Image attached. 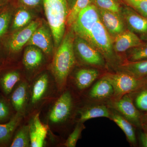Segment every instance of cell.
<instances>
[{
	"instance_id": "1",
	"label": "cell",
	"mask_w": 147,
	"mask_h": 147,
	"mask_svg": "<svg viewBox=\"0 0 147 147\" xmlns=\"http://www.w3.org/2000/svg\"><path fill=\"white\" fill-rule=\"evenodd\" d=\"M80 96L70 87L65 89L40 111V115L43 123L52 132L61 135L69 131L76 123L77 111L80 104ZM42 117V116H41Z\"/></svg>"
},
{
	"instance_id": "2",
	"label": "cell",
	"mask_w": 147,
	"mask_h": 147,
	"mask_svg": "<svg viewBox=\"0 0 147 147\" xmlns=\"http://www.w3.org/2000/svg\"><path fill=\"white\" fill-rule=\"evenodd\" d=\"M75 37L72 30L65 35L51 64V73L60 93L67 87L69 76L76 64V57L74 47Z\"/></svg>"
},
{
	"instance_id": "3",
	"label": "cell",
	"mask_w": 147,
	"mask_h": 147,
	"mask_svg": "<svg viewBox=\"0 0 147 147\" xmlns=\"http://www.w3.org/2000/svg\"><path fill=\"white\" fill-rule=\"evenodd\" d=\"M60 94L53 74L43 72L29 82V101L25 119L40 111Z\"/></svg>"
},
{
	"instance_id": "4",
	"label": "cell",
	"mask_w": 147,
	"mask_h": 147,
	"mask_svg": "<svg viewBox=\"0 0 147 147\" xmlns=\"http://www.w3.org/2000/svg\"><path fill=\"white\" fill-rule=\"evenodd\" d=\"M54 44L59 47L65 35L69 13L67 0H42Z\"/></svg>"
},
{
	"instance_id": "5",
	"label": "cell",
	"mask_w": 147,
	"mask_h": 147,
	"mask_svg": "<svg viewBox=\"0 0 147 147\" xmlns=\"http://www.w3.org/2000/svg\"><path fill=\"white\" fill-rule=\"evenodd\" d=\"M86 40L100 52L106 63L115 69L122 62L113 49V38L100 20L94 25Z\"/></svg>"
},
{
	"instance_id": "6",
	"label": "cell",
	"mask_w": 147,
	"mask_h": 147,
	"mask_svg": "<svg viewBox=\"0 0 147 147\" xmlns=\"http://www.w3.org/2000/svg\"><path fill=\"white\" fill-rule=\"evenodd\" d=\"M100 77L107 79L113 86L114 96L111 100H118L125 95L133 92L147 84V81L121 71L105 72Z\"/></svg>"
},
{
	"instance_id": "7",
	"label": "cell",
	"mask_w": 147,
	"mask_h": 147,
	"mask_svg": "<svg viewBox=\"0 0 147 147\" xmlns=\"http://www.w3.org/2000/svg\"><path fill=\"white\" fill-rule=\"evenodd\" d=\"M74 47L75 56L83 64L96 68H105L107 63L103 56L86 40L75 35Z\"/></svg>"
},
{
	"instance_id": "8",
	"label": "cell",
	"mask_w": 147,
	"mask_h": 147,
	"mask_svg": "<svg viewBox=\"0 0 147 147\" xmlns=\"http://www.w3.org/2000/svg\"><path fill=\"white\" fill-rule=\"evenodd\" d=\"M99 21L98 9L90 3L79 13L71 26L72 30L75 35L87 40L92 28Z\"/></svg>"
},
{
	"instance_id": "9",
	"label": "cell",
	"mask_w": 147,
	"mask_h": 147,
	"mask_svg": "<svg viewBox=\"0 0 147 147\" xmlns=\"http://www.w3.org/2000/svg\"><path fill=\"white\" fill-rule=\"evenodd\" d=\"M106 104L109 108L120 114L135 127L141 129L142 113L134 105L129 94L125 95L118 100H110Z\"/></svg>"
},
{
	"instance_id": "10",
	"label": "cell",
	"mask_w": 147,
	"mask_h": 147,
	"mask_svg": "<svg viewBox=\"0 0 147 147\" xmlns=\"http://www.w3.org/2000/svg\"><path fill=\"white\" fill-rule=\"evenodd\" d=\"M89 88V90H87L88 91L86 94L81 95L84 96V100H86L87 102L107 104L113 99L114 96L113 86L109 81L103 77H100Z\"/></svg>"
},
{
	"instance_id": "11",
	"label": "cell",
	"mask_w": 147,
	"mask_h": 147,
	"mask_svg": "<svg viewBox=\"0 0 147 147\" xmlns=\"http://www.w3.org/2000/svg\"><path fill=\"white\" fill-rule=\"evenodd\" d=\"M121 13L127 29L136 34L143 41L147 40V18L126 5L122 6Z\"/></svg>"
},
{
	"instance_id": "12",
	"label": "cell",
	"mask_w": 147,
	"mask_h": 147,
	"mask_svg": "<svg viewBox=\"0 0 147 147\" xmlns=\"http://www.w3.org/2000/svg\"><path fill=\"white\" fill-rule=\"evenodd\" d=\"M100 76V72L97 68L80 69L74 74L71 83H67V86L80 96Z\"/></svg>"
},
{
	"instance_id": "13",
	"label": "cell",
	"mask_w": 147,
	"mask_h": 147,
	"mask_svg": "<svg viewBox=\"0 0 147 147\" xmlns=\"http://www.w3.org/2000/svg\"><path fill=\"white\" fill-rule=\"evenodd\" d=\"M29 82L23 79L15 86L7 98L16 113L24 116L26 114L29 101Z\"/></svg>"
},
{
	"instance_id": "14",
	"label": "cell",
	"mask_w": 147,
	"mask_h": 147,
	"mask_svg": "<svg viewBox=\"0 0 147 147\" xmlns=\"http://www.w3.org/2000/svg\"><path fill=\"white\" fill-rule=\"evenodd\" d=\"M98 9L100 21L113 39L127 29L121 13Z\"/></svg>"
},
{
	"instance_id": "15",
	"label": "cell",
	"mask_w": 147,
	"mask_h": 147,
	"mask_svg": "<svg viewBox=\"0 0 147 147\" xmlns=\"http://www.w3.org/2000/svg\"><path fill=\"white\" fill-rule=\"evenodd\" d=\"M40 113H36L26 119L29 125L31 147H42L45 146L50 131L49 127L40 119Z\"/></svg>"
},
{
	"instance_id": "16",
	"label": "cell",
	"mask_w": 147,
	"mask_h": 147,
	"mask_svg": "<svg viewBox=\"0 0 147 147\" xmlns=\"http://www.w3.org/2000/svg\"><path fill=\"white\" fill-rule=\"evenodd\" d=\"M110 108L105 103L86 102L80 104L76 117V123H84L86 121L96 118L104 117L110 119Z\"/></svg>"
},
{
	"instance_id": "17",
	"label": "cell",
	"mask_w": 147,
	"mask_h": 147,
	"mask_svg": "<svg viewBox=\"0 0 147 147\" xmlns=\"http://www.w3.org/2000/svg\"><path fill=\"white\" fill-rule=\"evenodd\" d=\"M40 24L39 21H32L26 26L15 32L8 42V48L11 52L16 53L21 51Z\"/></svg>"
},
{
	"instance_id": "18",
	"label": "cell",
	"mask_w": 147,
	"mask_h": 147,
	"mask_svg": "<svg viewBox=\"0 0 147 147\" xmlns=\"http://www.w3.org/2000/svg\"><path fill=\"white\" fill-rule=\"evenodd\" d=\"M50 32V29L46 25L40 24L26 45L35 46L46 55H51L53 53V43Z\"/></svg>"
},
{
	"instance_id": "19",
	"label": "cell",
	"mask_w": 147,
	"mask_h": 147,
	"mask_svg": "<svg viewBox=\"0 0 147 147\" xmlns=\"http://www.w3.org/2000/svg\"><path fill=\"white\" fill-rule=\"evenodd\" d=\"M144 41L136 34L127 29L113 39V49L119 57V54L126 53L131 48L141 45Z\"/></svg>"
},
{
	"instance_id": "20",
	"label": "cell",
	"mask_w": 147,
	"mask_h": 147,
	"mask_svg": "<svg viewBox=\"0 0 147 147\" xmlns=\"http://www.w3.org/2000/svg\"><path fill=\"white\" fill-rule=\"evenodd\" d=\"M24 119V116L16 113L8 122L0 123V147L9 146L14 132Z\"/></svg>"
},
{
	"instance_id": "21",
	"label": "cell",
	"mask_w": 147,
	"mask_h": 147,
	"mask_svg": "<svg viewBox=\"0 0 147 147\" xmlns=\"http://www.w3.org/2000/svg\"><path fill=\"white\" fill-rule=\"evenodd\" d=\"M116 71H122L147 81V59L136 61H125L115 69Z\"/></svg>"
},
{
	"instance_id": "22",
	"label": "cell",
	"mask_w": 147,
	"mask_h": 147,
	"mask_svg": "<svg viewBox=\"0 0 147 147\" xmlns=\"http://www.w3.org/2000/svg\"><path fill=\"white\" fill-rule=\"evenodd\" d=\"M110 119L113 121L122 130L126 136L127 139L132 146H137V139L135 127L115 110L111 109Z\"/></svg>"
},
{
	"instance_id": "23",
	"label": "cell",
	"mask_w": 147,
	"mask_h": 147,
	"mask_svg": "<svg viewBox=\"0 0 147 147\" xmlns=\"http://www.w3.org/2000/svg\"><path fill=\"white\" fill-rule=\"evenodd\" d=\"M44 61L42 52L35 46L28 45L24 51L23 63L28 71H34L39 67Z\"/></svg>"
},
{
	"instance_id": "24",
	"label": "cell",
	"mask_w": 147,
	"mask_h": 147,
	"mask_svg": "<svg viewBox=\"0 0 147 147\" xmlns=\"http://www.w3.org/2000/svg\"><path fill=\"white\" fill-rule=\"evenodd\" d=\"M9 147H31L30 129L27 120L24 119L23 122L16 129Z\"/></svg>"
},
{
	"instance_id": "25",
	"label": "cell",
	"mask_w": 147,
	"mask_h": 147,
	"mask_svg": "<svg viewBox=\"0 0 147 147\" xmlns=\"http://www.w3.org/2000/svg\"><path fill=\"white\" fill-rule=\"evenodd\" d=\"M23 80L20 72L11 70L5 72L0 77V89L3 94L8 97L15 86Z\"/></svg>"
},
{
	"instance_id": "26",
	"label": "cell",
	"mask_w": 147,
	"mask_h": 147,
	"mask_svg": "<svg viewBox=\"0 0 147 147\" xmlns=\"http://www.w3.org/2000/svg\"><path fill=\"white\" fill-rule=\"evenodd\" d=\"M129 94L137 109L142 114L147 113V84Z\"/></svg>"
},
{
	"instance_id": "27",
	"label": "cell",
	"mask_w": 147,
	"mask_h": 147,
	"mask_svg": "<svg viewBox=\"0 0 147 147\" xmlns=\"http://www.w3.org/2000/svg\"><path fill=\"white\" fill-rule=\"evenodd\" d=\"M126 53L125 61H136L147 59V40L141 45L128 50Z\"/></svg>"
},
{
	"instance_id": "28",
	"label": "cell",
	"mask_w": 147,
	"mask_h": 147,
	"mask_svg": "<svg viewBox=\"0 0 147 147\" xmlns=\"http://www.w3.org/2000/svg\"><path fill=\"white\" fill-rule=\"evenodd\" d=\"M16 113L8 98L4 95L0 96V123L8 122Z\"/></svg>"
},
{
	"instance_id": "29",
	"label": "cell",
	"mask_w": 147,
	"mask_h": 147,
	"mask_svg": "<svg viewBox=\"0 0 147 147\" xmlns=\"http://www.w3.org/2000/svg\"><path fill=\"white\" fill-rule=\"evenodd\" d=\"M30 12L26 9L21 8L16 11L12 23V29L18 30L26 26L31 21Z\"/></svg>"
},
{
	"instance_id": "30",
	"label": "cell",
	"mask_w": 147,
	"mask_h": 147,
	"mask_svg": "<svg viewBox=\"0 0 147 147\" xmlns=\"http://www.w3.org/2000/svg\"><path fill=\"white\" fill-rule=\"evenodd\" d=\"M84 123L76 122L67 139L61 146L65 147H75L78 140L81 138L82 131L85 129Z\"/></svg>"
},
{
	"instance_id": "31",
	"label": "cell",
	"mask_w": 147,
	"mask_h": 147,
	"mask_svg": "<svg viewBox=\"0 0 147 147\" xmlns=\"http://www.w3.org/2000/svg\"><path fill=\"white\" fill-rule=\"evenodd\" d=\"M90 3L98 8L120 13L122 6L119 0H90Z\"/></svg>"
},
{
	"instance_id": "32",
	"label": "cell",
	"mask_w": 147,
	"mask_h": 147,
	"mask_svg": "<svg viewBox=\"0 0 147 147\" xmlns=\"http://www.w3.org/2000/svg\"><path fill=\"white\" fill-rule=\"evenodd\" d=\"M90 3V0H77L70 11L69 12L66 24L71 27L79 13Z\"/></svg>"
},
{
	"instance_id": "33",
	"label": "cell",
	"mask_w": 147,
	"mask_h": 147,
	"mask_svg": "<svg viewBox=\"0 0 147 147\" xmlns=\"http://www.w3.org/2000/svg\"><path fill=\"white\" fill-rule=\"evenodd\" d=\"M140 15L147 18V0H122Z\"/></svg>"
},
{
	"instance_id": "34",
	"label": "cell",
	"mask_w": 147,
	"mask_h": 147,
	"mask_svg": "<svg viewBox=\"0 0 147 147\" xmlns=\"http://www.w3.org/2000/svg\"><path fill=\"white\" fill-rule=\"evenodd\" d=\"M11 18V13L9 11H5L0 13V38L7 32Z\"/></svg>"
},
{
	"instance_id": "35",
	"label": "cell",
	"mask_w": 147,
	"mask_h": 147,
	"mask_svg": "<svg viewBox=\"0 0 147 147\" xmlns=\"http://www.w3.org/2000/svg\"><path fill=\"white\" fill-rule=\"evenodd\" d=\"M21 4L28 7H35L39 5L42 0H19Z\"/></svg>"
},
{
	"instance_id": "36",
	"label": "cell",
	"mask_w": 147,
	"mask_h": 147,
	"mask_svg": "<svg viewBox=\"0 0 147 147\" xmlns=\"http://www.w3.org/2000/svg\"><path fill=\"white\" fill-rule=\"evenodd\" d=\"M139 142L142 147H147V131H141L139 134Z\"/></svg>"
},
{
	"instance_id": "37",
	"label": "cell",
	"mask_w": 147,
	"mask_h": 147,
	"mask_svg": "<svg viewBox=\"0 0 147 147\" xmlns=\"http://www.w3.org/2000/svg\"><path fill=\"white\" fill-rule=\"evenodd\" d=\"M141 129L143 131H147V113L142 114Z\"/></svg>"
},
{
	"instance_id": "38",
	"label": "cell",
	"mask_w": 147,
	"mask_h": 147,
	"mask_svg": "<svg viewBox=\"0 0 147 147\" xmlns=\"http://www.w3.org/2000/svg\"><path fill=\"white\" fill-rule=\"evenodd\" d=\"M0 1H1V0H0Z\"/></svg>"
}]
</instances>
